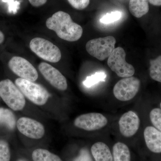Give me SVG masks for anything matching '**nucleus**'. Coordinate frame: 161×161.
<instances>
[{
    "mask_svg": "<svg viewBox=\"0 0 161 161\" xmlns=\"http://www.w3.org/2000/svg\"><path fill=\"white\" fill-rule=\"evenodd\" d=\"M46 25L60 39L69 42L79 40L83 34L82 27L73 22L70 15L65 12L55 13L46 20Z\"/></svg>",
    "mask_w": 161,
    "mask_h": 161,
    "instance_id": "nucleus-1",
    "label": "nucleus"
},
{
    "mask_svg": "<svg viewBox=\"0 0 161 161\" xmlns=\"http://www.w3.org/2000/svg\"><path fill=\"white\" fill-rule=\"evenodd\" d=\"M0 97L9 108L14 111L23 110L26 104L23 93L9 79L0 81Z\"/></svg>",
    "mask_w": 161,
    "mask_h": 161,
    "instance_id": "nucleus-2",
    "label": "nucleus"
},
{
    "mask_svg": "<svg viewBox=\"0 0 161 161\" xmlns=\"http://www.w3.org/2000/svg\"><path fill=\"white\" fill-rule=\"evenodd\" d=\"M15 83L23 95L35 104L43 105L48 100L49 93L40 85L21 78H17Z\"/></svg>",
    "mask_w": 161,
    "mask_h": 161,
    "instance_id": "nucleus-3",
    "label": "nucleus"
},
{
    "mask_svg": "<svg viewBox=\"0 0 161 161\" xmlns=\"http://www.w3.org/2000/svg\"><path fill=\"white\" fill-rule=\"evenodd\" d=\"M30 47L39 58L48 62L57 63L61 59V52L59 47L43 38L32 39L30 43Z\"/></svg>",
    "mask_w": 161,
    "mask_h": 161,
    "instance_id": "nucleus-4",
    "label": "nucleus"
},
{
    "mask_svg": "<svg viewBox=\"0 0 161 161\" xmlns=\"http://www.w3.org/2000/svg\"><path fill=\"white\" fill-rule=\"evenodd\" d=\"M116 40L112 36L92 39L86 45V51L90 55L98 60H105L115 49Z\"/></svg>",
    "mask_w": 161,
    "mask_h": 161,
    "instance_id": "nucleus-5",
    "label": "nucleus"
},
{
    "mask_svg": "<svg viewBox=\"0 0 161 161\" xmlns=\"http://www.w3.org/2000/svg\"><path fill=\"white\" fill-rule=\"evenodd\" d=\"M125 57V50L119 47L114 49L108 58V64L110 69L121 78L132 77L135 74L134 67L127 63Z\"/></svg>",
    "mask_w": 161,
    "mask_h": 161,
    "instance_id": "nucleus-6",
    "label": "nucleus"
},
{
    "mask_svg": "<svg viewBox=\"0 0 161 161\" xmlns=\"http://www.w3.org/2000/svg\"><path fill=\"white\" fill-rule=\"evenodd\" d=\"M141 81L136 77L123 78L117 82L113 88V94L121 101L131 100L136 95L140 88Z\"/></svg>",
    "mask_w": 161,
    "mask_h": 161,
    "instance_id": "nucleus-7",
    "label": "nucleus"
},
{
    "mask_svg": "<svg viewBox=\"0 0 161 161\" xmlns=\"http://www.w3.org/2000/svg\"><path fill=\"white\" fill-rule=\"evenodd\" d=\"M8 65L10 70L20 78L36 81L38 78L36 69L28 60L20 57H14L9 60Z\"/></svg>",
    "mask_w": 161,
    "mask_h": 161,
    "instance_id": "nucleus-8",
    "label": "nucleus"
},
{
    "mask_svg": "<svg viewBox=\"0 0 161 161\" xmlns=\"http://www.w3.org/2000/svg\"><path fill=\"white\" fill-rule=\"evenodd\" d=\"M108 120L100 113H89L79 115L74 122L75 126L88 131L100 130L106 125Z\"/></svg>",
    "mask_w": 161,
    "mask_h": 161,
    "instance_id": "nucleus-9",
    "label": "nucleus"
},
{
    "mask_svg": "<svg viewBox=\"0 0 161 161\" xmlns=\"http://www.w3.org/2000/svg\"><path fill=\"white\" fill-rule=\"evenodd\" d=\"M39 69L44 78L53 86L62 91L67 89L66 78L57 69L48 64L41 62Z\"/></svg>",
    "mask_w": 161,
    "mask_h": 161,
    "instance_id": "nucleus-10",
    "label": "nucleus"
},
{
    "mask_svg": "<svg viewBox=\"0 0 161 161\" xmlns=\"http://www.w3.org/2000/svg\"><path fill=\"white\" fill-rule=\"evenodd\" d=\"M17 127L23 135L35 139L42 138L45 133V130L42 124L28 117L19 119L17 122Z\"/></svg>",
    "mask_w": 161,
    "mask_h": 161,
    "instance_id": "nucleus-11",
    "label": "nucleus"
},
{
    "mask_svg": "<svg viewBox=\"0 0 161 161\" xmlns=\"http://www.w3.org/2000/svg\"><path fill=\"white\" fill-rule=\"evenodd\" d=\"M140 125V120L138 115L132 111L124 113L119 121L121 134L126 137L135 135L138 131Z\"/></svg>",
    "mask_w": 161,
    "mask_h": 161,
    "instance_id": "nucleus-12",
    "label": "nucleus"
},
{
    "mask_svg": "<svg viewBox=\"0 0 161 161\" xmlns=\"http://www.w3.org/2000/svg\"><path fill=\"white\" fill-rule=\"evenodd\" d=\"M144 138L148 149L155 153H161V132L152 126H148L144 132Z\"/></svg>",
    "mask_w": 161,
    "mask_h": 161,
    "instance_id": "nucleus-13",
    "label": "nucleus"
},
{
    "mask_svg": "<svg viewBox=\"0 0 161 161\" xmlns=\"http://www.w3.org/2000/svg\"><path fill=\"white\" fill-rule=\"evenodd\" d=\"M91 151L95 161H113L109 148L103 142L95 143L92 146Z\"/></svg>",
    "mask_w": 161,
    "mask_h": 161,
    "instance_id": "nucleus-14",
    "label": "nucleus"
},
{
    "mask_svg": "<svg viewBox=\"0 0 161 161\" xmlns=\"http://www.w3.org/2000/svg\"><path fill=\"white\" fill-rule=\"evenodd\" d=\"M129 9L131 14L136 18L142 17L149 12L148 0H130Z\"/></svg>",
    "mask_w": 161,
    "mask_h": 161,
    "instance_id": "nucleus-15",
    "label": "nucleus"
},
{
    "mask_svg": "<svg viewBox=\"0 0 161 161\" xmlns=\"http://www.w3.org/2000/svg\"><path fill=\"white\" fill-rule=\"evenodd\" d=\"M131 155L130 149L123 143H116L113 147V161H130Z\"/></svg>",
    "mask_w": 161,
    "mask_h": 161,
    "instance_id": "nucleus-16",
    "label": "nucleus"
},
{
    "mask_svg": "<svg viewBox=\"0 0 161 161\" xmlns=\"http://www.w3.org/2000/svg\"><path fill=\"white\" fill-rule=\"evenodd\" d=\"M15 117L10 110L0 108V124L10 130H13L16 125Z\"/></svg>",
    "mask_w": 161,
    "mask_h": 161,
    "instance_id": "nucleus-17",
    "label": "nucleus"
},
{
    "mask_svg": "<svg viewBox=\"0 0 161 161\" xmlns=\"http://www.w3.org/2000/svg\"><path fill=\"white\" fill-rule=\"evenodd\" d=\"M32 158L34 161H62L58 155L43 149L35 150L32 154Z\"/></svg>",
    "mask_w": 161,
    "mask_h": 161,
    "instance_id": "nucleus-18",
    "label": "nucleus"
},
{
    "mask_svg": "<svg viewBox=\"0 0 161 161\" xmlns=\"http://www.w3.org/2000/svg\"><path fill=\"white\" fill-rule=\"evenodd\" d=\"M150 77L161 83V56L150 61Z\"/></svg>",
    "mask_w": 161,
    "mask_h": 161,
    "instance_id": "nucleus-19",
    "label": "nucleus"
},
{
    "mask_svg": "<svg viewBox=\"0 0 161 161\" xmlns=\"http://www.w3.org/2000/svg\"><path fill=\"white\" fill-rule=\"evenodd\" d=\"M107 75L104 72H96L94 75L87 77L83 84L87 87H91L100 81H104Z\"/></svg>",
    "mask_w": 161,
    "mask_h": 161,
    "instance_id": "nucleus-20",
    "label": "nucleus"
},
{
    "mask_svg": "<svg viewBox=\"0 0 161 161\" xmlns=\"http://www.w3.org/2000/svg\"><path fill=\"white\" fill-rule=\"evenodd\" d=\"M150 119L156 129L161 132V109L155 108L150 111Z\"/></svg>",
    "mask_w": 161,
    "mask_h": 161,
    "instance_id": "nucleus-21",
    "label": "nucleus"
},
{
    "mask_svg": "<svg viewBox=\"0 0 161 161\" xmlns=\"http://www.w3.org/2000/svg\"><path fill=\"white\" fill-rule=\"evenodd\" d=\"M122 14L120 11H113L107 14L101 18L100 22L103 24H110L120 19Z\"/></svg>",
    "mask_w": 161,
    "mask_h": 161,
    "instance_id": "nucleus-22",
    "label": "nucleus"
},
{
    "mask_svg": "<svg viewBox=\"0 0 161 161\" xmlns=\"http://www.w3.org/2000/svg\"><path fill=\"white\" fill-rule=\"evenodd\" d=\"M10 160L9 145L5 141H0V161H10Z\"/></svg>",
    "mask_w": 161,
    "mask_h": 161,
    "instance_id": "nucleus-23",
    "label": "nucleus"
},
{
    "mask_svg": "<svg viewBox=\"0 0 161 161\" xmlns=\"http://www.w3.org/2000/svg\"><path fill=\"white\" fill-rule=\"evenodd\" d=\"M70 5L75 9L82 10L89 5L90 0H67Z\"/></svg>",
    "mask_w": 161,
    "mask_h": 161,
    "instance_id": "nucleus-24",
    "label": "nucleus"
},
{
    "mask_svg": "<svg viewBox=\"0 0 161 161\" xmlns=\"http://www.w3.org/2000/svg\"><path fill=\"white\" fill-rule=\"evenodd\" d=\"M4 2H7L9 5V11L10 13L15 14L19 8L20 3L14 2V0H3Z\"/></svg>",
    "mask_w": 161,
    "mask_h": 161,
    "instance_id": "nucleus-25",
    "label": "nucleus"
},
{
    "mask_svg": "<svg viewBox=\"0 0 161 161\" xmlns=\"http://www.w3.org/2000/svg\"><path fill=\"white\" fill-rule=\"evenodd\" d=\"M91 157L86 150H83L80 152V155L76 161H91Z\"/></svg>",
    "mask_w": 161,
    "mask_h": 161,
    "instance_id": "nucleus-26",
    "label": "nucleus"
},
{
    "mask_svg": "<svg viewBox=\"0 0 161 161\" xmlns=\"http://www.w3.org/2000/svg\"><path fill=\"white\" fill-rule=\"evenodd\" d=\"M47 0H28L30 3L34 7H40L44 5Z\"/></svg>",
    "mask_w": 161,
    "mask_h": 161,
    "instance_id": "nucleus-27",
    "label": "nucleus"
},
{
    "mask_svg": "<svg viewBox=\"0 0 161 161\" xmlns=\"http://www.w3.org/2000/svg\"><path fill=\"white\" fill-rule=\"evenodd\" d=\"M148 2L153 6H161V0H148Z\"/></svg>",
    "mask_w": 161,
    "mask_h": 161,
    "instance_id": "nucleus-28",
    "label": "nucleus"
},
{
    "mask_svg": "<svg viewBox=\"0 0 161 161\" xmlns=\"http://www.w3.org/2000/svg\"><path fill=\"white\" fill-rule=\"evenodd\" d=\"M5 40V35L2 31H0V44L3 43Z\"/></svg>",
    "mask_w": 161,
    "mask_h": 161,
    "instance_id": "nucleus-29",
    "label": "nucleus"
},
{
    "mask_svg": "<svg viewBox=\"0 0 161 161\" xmlns=\"http://www.w3.org/2000/svg\"><path fill=\"white\" fill-rule=\"evenodd\" d=\"M160 109H161V102L160 104Z\"/></svg>",
    "mask_w": 161,
    "mask_h": 161,
    "instance_id": "nucleus-30",
    "label": "nucleus"
},
{
    "mask_svg": "<svg viewBox=\"0 0 161 161\" xmlns=\"http://www.w3.org/2000/svg\"><path fill=\"white\" fill-rule=\"evenodd\" d=\"M22 161V160H20V161Z\"/></svg>",
    "mask_w": 161,
    "mask_h": 161,
    "instance_id": "nucleus-31",
    "label": "nucleus"
}]
</instances>
